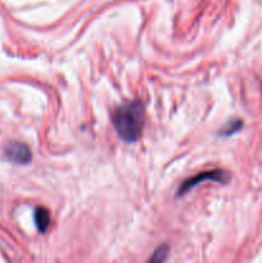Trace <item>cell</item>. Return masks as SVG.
I'll list each match as a JSON object with an SVG mask.
<instances>
[{
    "instance_id": "3",
    "label": "cell",
    "mask_w": 262,
    "mask_h": 263,
    "mask_svg": "<svg viewBox=\"0 0 262 263\" xmlns=\"http://www.w3.org/2000/svg\"><path fill=\"white\" fill-rule=\"evenodd\" d=\"M5 158L15 164H28L32 159V153L25 143L12 141L4 149Z\"/></svg>"
},
{
    "instance_id": "2",
    "label": "cell",
    "mask_w": 262,
    "mask_h": 263,
    "mask_svg": "<svg viewBox=\"0 0 262 263\" xmlns=\"http://www.w3.org/2000/svg\"><path fill=\"white\" fill-rule=\"evenodd\" d=\"M230 176L226 171L223 170H213V171H205L202 172V174H198L197 176L190 177L186 181L182 182L180 185L179 190H177V195L181 197V195H185L188 192L195 187L197 185L202 184L204 181H213V182H220V184H226L229 181Z\"/></svg>"
},
{
    "instance_id": "1",
    "label": "cell",
    "mask_w": 262,
    "mask_h": 263,
    "mask_svg": "<svg viewBox=\"0 0 262 263\" xmlns=\"http://www.w3.org/2000/svg\"><path fill=\"white\" fill-rule=\"evenodd\" d=\"M144 120V105L139 100L121 105L112 115L113 127L117 135L126 143H135L140 139Z\"/></svg>"
},
{
    "instance_id": "6",
    "label": "cell",
    "mask_w": 262,
    "mask_h": 263,
    "mask_svg": "<svg viewBox=\"0 0 262 263\" xmlns=\"http://www.w3.org/2000/svg\"><path fill=\"white\" fill-rule=\"evenodd\" d=\"M240 127H241L240 121H239V120H231L230 122H229L228 125L225 126V127H222L221 135H225V136L233 135L234 133H236V131L240 130Z\"/></svg>"
},
{
    "instance_id": "4",
    "label": "cell",
    "mask_w": 262,
    "mask_h": 263,
    "mask_svg": "<svg viewBox=\"0 0 262 263\" xmlns=\"http://www.w3.org/2000/svg\"><path fill=\"white\" fill-rule=\"evenodd\" d=\"M33 218H35V223L38 230L40 231L41 234L45 233L46 229L50 225V213H49V211L44 207L36 208Z\"/></svg>"
},
{
    "instance_id": "5",
    "label": "cell",
    "mask_w": 262,
    "mask_h": 263,
    "mask_svg": "<svg viewBox=\"0 0 262 263\" xmlns=\"http://www.w3.org/2000/svg\"><path fill=\"white\" fill-rule=\"evenodd\" d=\"M167 256H169V247L161 246L158 249H156L153 256L149 258V262H163L167 258Z\"/></svg>"
}]
</instances>
